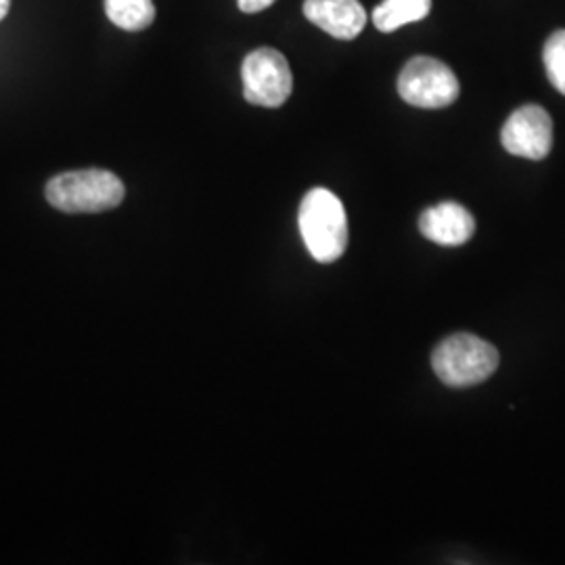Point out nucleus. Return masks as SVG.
I'll list each match as a JSON object with an SVG mask.
<instances>
[{
    "mask_svg": "<svg viewBox=\"0 0 565 565\" xmlns=\"http://www.w3.org/2000/svg\"><path fill=\"white\" fill-rule=\"evenodd\" d=\"M303 15L338 41H354L369 20L361 0H303Z\"/></svg>",
    "mask_w": 565,
    "mask_h": 565,
    "instance_id": "nucleus-7",
    "label": "nucleus"
},
{
    "mask_svg": "<svg viewBox=\"0 0 565 565\" xmlns=\"http://www.w3.org/2000/svg\"><path fill=\"white\" fill-rule=\"evenodd\" d=\"M105 13L126 32H141L156 21L153 0H105Z\"/></svg>",
    "mask_w": 565,
    "mask_h": 565,
    "instance_id": "nucleus-10",
    "label": "nucleus"
},
{
    "mask_svg": "<svg viewBox=\"0 0 565 565\" xmlns=\"http://www.w3.org/2000/svg\"><path fill=\"white\" fill-rule=\"evenodd\" d=\"M501 142L515 158L545 160L553 149V120L541 105L515 109L501 130Z\"/></svg>",
    "mask_w": 565,
    "mask_h": 565,
    "instance_id": "nucleus-6",
    "label": "nucleus"
},
{
    "mask_svg": "<svg viewBox=\"0 0 565 565\" xmlns=\"http://www.w3.org/2000/svg\"><path fill=\"white\" fill-rule=\"evenodd\" d=\"M298 224L310 256L321 264L342 258L348 247V216L343 203L329 189L317 186L303 195Z\"/></svg>",
    "mask_w": 565,
    "mask_h": 565,
    "instance_id": "nucleus-2",
    "label": "nucleus"
},
{
    "mask_svg": "<svg viewBox=\"0 0 565 565\" xmlns=\"http://www.w3.org/2000/svg\"><path fill=\"white\" fill-rule=\"evenodd\" d=\"M501 363L492 343L469 333H457L438 343L431 354V366L440 382L450 387H469L486 382Z\"/></svg>",
    "mask_w": 565,
    "mask_h": 565,
    "instance_id": "nucleus-3",
    "label": "nucleus"
},
{
    "mask_svg": "<svg viewBox=\"0 0 565 565\" xmlns=\"http://www.w3.org/2000/svg\"><path fill=\"white\" fill-rule=\"evenodd\" d=\"M419 231L429 242L457 247L473 237L476 221L461 203L443 202L425 210L419 218Z\"/></svg>",
    "mask_w": 565,
    "mask_h": 565,
    "instance_id": "nucleus-8",
    "label": "nucleus"
},
{
    "mask_svg": "<svg viewBox=\"0 0 565 565\" xmlns=\"http://www.w3.org/2000/svg\"><path fill=\"white\" fill-rule=\"evenodd\" d=\"M548 82L565 95V30H557L548 36L543 51Z\"/></svg>",
    "mask_w": 565,
    "mask_h": 565,
    "instance_id": "nucleus-11",
    "label": "nucleus"
},
{
    "mask_svg": "<svg viewBox=\"0 0 565 565\" xmlns=\"http://www.w3.org/2000/svg\"><path fill=\"white\" fill-rule=\"evenodd\" d=\"M459 78L445 61L413 57L398 76V95L422 109H443L459 99Z\"/></svg>",
    "mask_w": 565,
    "mask_h": 565,
    "instance_id": "nucleus-4",
    "label": "nucleus"
},
{
    "mask_svg": "<svg viewBox=\"0 0 565 565\" xmlns=\"http://www.w3.org/2000/svg\"><path fill=\"white\" fill-rule=\"evenodd\" d=\"M431 11V0H382L373 9V25L390 34L403 28L406 23L422 21L429 15Z\"/></svg>",
    "mask_w": 565,
    "mask_h": 565,
    "instance_id": "nucleus-9",
    "label": "nucleus"
},
{
    "mask_svg": "<svg viewBox=\"0 0 565 565\" xmlns=\"http://www.w3.org/2000/svg\"><path fill=\"white\" fill-rule=\"evenodd\" d=\"M9 7H11V0H0V21L7 18V13H9Z\"/></svg>",
    "mask_w": 565,
    "mask_h": 565,
    "instance_id": "nucleus-13",
    "label": "nucleus"
},
{
    "mask_svg": "<svg viewBox=\"0 0 565 565\" xmlns=\"http://www.w3.org/2000/svg\"><path fill=\"white\" fill-rule=\"evenodd\" d=\"M277 0H237V4H239V9H242L243 13H260L264 9H268V7H273Z\"/></svg>",
    "mask_w": 565,
    "mask_h": 565,
    "instance_id": "nucleus-12",
    "label": "nucleus"
},
{
    "mask_svg": "<svg viewBox=\"0 0 565 565\" xmlns=\"http://www.w3.org/2000/svg\"><path fill=\"white\" fill-rule=\"evenodd\" d=\"M46 202L65 214H97L124 202L126 186L109 170H74L46 182Z\"/></svg>",
    "mask_w": 565,
    "mask_h": 565,
    "instance_id": "nucleus-1",
    "label": "nucleus"
},
{
    "mask_svg": "<svg viewBox=\"0 0 565 565\" xmlns=\"http://www.w3.org/2000/svg\"><path fill=\"white\" fill-rule=\"evenodd\" d=\"M242 81L245 102L260 107H281L294 90L289 61L270 46L256 49L243 60Z\"/></svg>",
    "mask_w": 565,
    "mask_h": 565,
    "instance_id": "nucleus-5",
    "label": "nucleus"
}]
</instances>
